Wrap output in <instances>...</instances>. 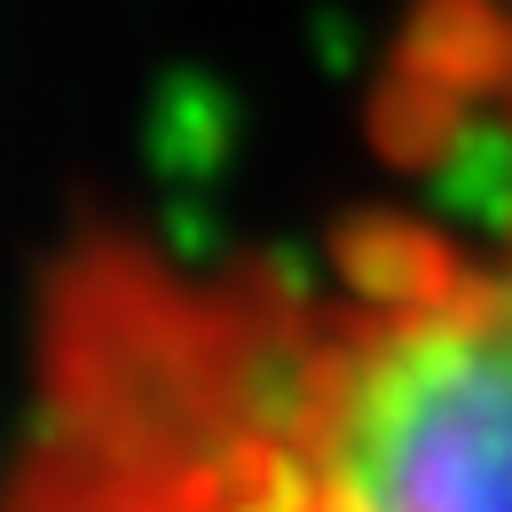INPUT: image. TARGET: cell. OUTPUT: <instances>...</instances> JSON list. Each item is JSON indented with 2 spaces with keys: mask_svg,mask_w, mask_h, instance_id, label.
Here are the masks:
<instances>
[{
  "mask_svg": "<svg viewBox=\"0 0 512 512\" xmlns=\"http://www.w3.org/2000/svg\"><path fill=\"white\" fill-rule=\"evenodd\" d=\"M371 190L292 237L48 245L0 512H512V0H410Z\"/></svg>",
  "mask_w": 512,
  "mask_h": 512,
  "instance_id": "cell-1",
  "label": "cell"
}]
</instances>
